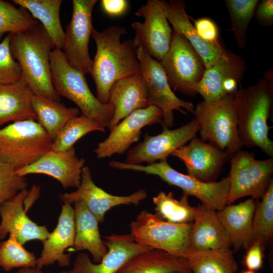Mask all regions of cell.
Masks as SVG:
<instances>
[{"instance_id":"obj_1","label":"cell","mask_w":273,"mask_h":273,"mask_svg":"<svg viewBox=\"0 0 273 273\" xmlns=\"http://www.w3.org/2000/svg\"><path fill=\"white\" fill-rule=\"evenodd\" d=\"M126 33L124 27L116 25L101 32L94 28L92 31L97 50L90 74L96 86V97L103 104L109 103L110 89L116 81L140 74L138 48L133 40L121 41Z\"/></svg>"},{"instance_id":"obj_2","label":"cell","mask_w":273,"mask_h":273,"mask_svg":"<svg viewBox=\"0 0 273 273\" xmlns=\"http://www.w3.org/2000/svg\"><path fill=\"white\" fill-rule=\"evenodd\" d=\"M239 136L243 146L257 147L273 156V142L268 136V120L273 105L272 70L266 72L254 85L240 87L234 94Z\"/></svg>"},{"instance_id":"obj_3","label":"cell","mask_w":273,"mask_h":273,"mask_svg":"<svg viewBox=\"0 0 273 273\" xmlns=\"http://www.w3.org/2000/svg\"><path fill=\"white\" fill-rule=\"evenodd\" d=\"M8 34L12 56L33 94L59 101L52 84L50 65V55L55 47L42 25Z\"/></svg>"},{"instance_id":"obj_4","label":"cell","mask_w":273,"mask_h":273,"mask_svg":"<svg viewBox=\"0 0 273 273\" xmlns=\"http://www.w3.org/2000/svg\"><path fill=\"white\" fill-rule=\"evenodd\" d=\"M52 84L56 95L75 103L81 114L105 128L113 117L114 107L110 102L101 103L90 90L85 75L72 67L63 51L55 48L51 53Z\"/></svg>"},{"instance_id":"obj_5","label":"cell","mask_w":273,"mask_h":273,"mask_svg":"<svg viewBox=\"0 0 273 273\" xmlns=\"http://www.w3.org/2000/svg\"><path fill=\"white\" fill-rule=\"evenodd\" d=\"M112 168L143 172L159 176L169 185L180 188L184 195L198 199L203 206L219 211L226 205L230 181L227 176L219 181L204 182L174 169L167 160L143 165L126 164L113 160L109 163Z\"/></svg>"},{"instance_id":"obj_6","label":"cell","mask_w":273,"mask_h":273,"mask_svg":"<svg viewBox=\"0 0 273 273\" xmlns=\"http://www.w3.org/2000/svg\"><path fill=\"white\" fill-rule=\"evenodd\" d=\"M193 113L198 122L201 139L212 143L230 155L243 147L237 127L234 95L218 101H203L197 104Z\"/></svg>"},{"instance_id":"obj_7","label":"cell","mask_w":273,"mask_h":273,"mask_svg":"<svg viewBox=\"0 0 273 273\" xmlns=\"http://www.w3.org/2000/svg\"><path fill=\"white\" fill-rule=\"evenodd\" d=\"M53 140L34 119L14 122L0 128V159L16 170L51 150Z\"/></svg>"},{"instance_id":"obj_8","label":"cell","mask_w":273,"mask_h":273,"mask_svg":"<svg viewBox=\"0 0 273 273\" xmlns=\"http://www.w3.org/2000/svg\"><path fill=\"white\" fill-rule=\"evenodd\" d=\"M192 223H170L157 213L143 210L130 223V234L140 245L187 258L191 251L190 235Z\"/></svg>"},{"instance_id":"obj_9","label":"cell","mask_w":273,"mask_h":273,"mask_svg":"<svg viewBox=\"0 0 273 273\" xmlns=\"http://www.w3.org/2000/svg\"><path fill=\"white\" fill-rule=\"evenodd\" d=\"M230 161L226 205L246 196L261 198L273 181V157L258 160L253 152L241 149L231 155Z\"/></svg>"},{"instance_id":"obj_10","label":"cell","mask_w":273,"mask_h":273,"mask_svg":"<svg viewBox=\"0 0 273 273\" xmlns=\"http://www.w3.org/2000/svg\"><path fill=\"white\" fill-rule=\"evenodd\" d=\"M171 88L195 96L206 67L201 57L182 35L173 30L170 47L159 62Z\"/></svg>"},{"instance_id":"obj_11","label":"cell","mask_w":273,"mask_h":273,"mask_svg":"<svg viewBox=\"0 0 273 273\" xmlns=\"http://www.w3.org/2000/svg\"><path fill=\"white\" fill-rule=\"evenodd\" d=\"M137 57L140 63V74L147 87L148 106H154L161 110L162 126L169 128L173 125L174 110L186 114L182 109L183 108L193 113L194 105L175 95L159 62L141 48H138Z\"/></svg>"},{"instance_id":"obj_12","label":"cell","mask_w":273,"mask_h":273,"mask_svg":"<svg viewBox=\"0 0 273 273\" xmlns=\"http://www.w3.org/2000/svg\"><path fill=\"white\" fill-rule=\"evenodd\" d=\"M135 15L144 18L143 23L134 21L131 24L135 32L133 40L135 45L160 62L168 52L172 37L167 19L166 2L148 0L135 12Z\"/></svg>"},{"instance_id":"obj_13","label":"cell","mask_w":273,"mask_h":273,"mask_svg":"<svg viewBox=\"0 0 273 273\" xmlns=\"http://www.w3.org/2000/svg\"><path fill=\"white\" fill-rule=\"evenodd\" d=\"M97 2V0H73L71 19L64 31L62 50L69 64L84 75L90 73L92 69L88 43L94 28L92 12Z\"/></svg>"},{"instance_id":"obj_14","label":"cell","mask_w":273,"mask_h":273,"mask_svg":"<svg viewBox=\"0 0 273 273\" xmlns=\"http://www.w3.org/2000/svg\"><path fill=\"white\" fill-rule=\"evenodd\" d=\"M199 129L198 122L194 118L174 129L163 126L162 132L156 135L146 133L142 142L127 151L124 163L138 165L145 162L150 164L167 160L174 151L195 138Z\"/></svg>"},{"instance_id":"obj_15","label":"cell","mask_w":273,"mask_h":273,"mask_svg":"<svg viewBox=\"0 0 273 273\" xmlns=\"http://www.w3.org/2000/svg\"><path fill=\"white\" fill-rule=\"evenodd\" d=\"M247 69L244 59L228 50L214 64L206 68L197 92L206 102L234 95Z\"/></svg>"},{"instance_id":"obj_16","label":"cell","mask_w":273,"mask_h":273,"mask_svg":"<svg viewBox=\"0 0 273 273\" xmlns=\"http://www.w3.org/2000/svg\"><path fill=\"white\" fill-rule=\"evenodd\" d=\"M162 122V112L154 106L133 111L113 127L108 136L98 144L94 150L97 158L124 154L139 140L144 127Z\"/></svg>"},{"instance_id":"obj_17","label":"cell","mask_w":273,"mask_h":273,"mask_svg":"<svg viewBox=\"0 0 273 273\" xmlns=\"http://www.w3.org/2000/svg\"><path fill=\"white\" fill-rule=\"evenodd\" d=\"M64 204H84L95 216L99 222H103L106 213L111 208L120 205H138L147 197L144 189L140 190L129 196H119L111 195L98 187L94 182L90 169L84 166L82 170L79 186L76 191L58 195Z\"/></svg>"},{"instance_id":"obj_18","label":"cell","mask_w":273,"mask_h":273,"mask_svg":"<svg viewBox=\"0 0 273 273\" xmlns=\"http://www.w3.org/2000/svg\"><path fill=\"white\" fill-rule=\"evenodd\" d=\"M171 155L185 164L187 174L204 182H214L232 155L196 136Z\"/></svg>"},{"instance_id":"obj_19","label":"cell","mask_w":273,"mask_h":273,"mask_svg":"<svg viewBox=\"0 0 273 273\" xmlns=\"http://www.w3.org/2000/svg\"><path fill=\"white\" fill-rule=\"evenodd\" d=\"M104 238L108 251L101 261L95 264L87 254L80 253L70 273H116L133 256L153 249L136 243L130 234H112Z\"/></svg>"},{"instance_id":"obj_20","label":"cell","mask_w":273,"mask_h":273,"mask_svg":"<svg viewBox=\"0 0 273 273\" xmlns=\"http://www.w3.org/2000/svg\"><path fill=\"white\" fill-rule=\"evenodd\" d=\"M85 160L77 156L75 148L63 151L49 150L31 164L17 169L16 174L25 176L43 174L56 179L65 188H77Z\"/></svg>"},{"instance_id":"obj_21","label":"cell","mask_w":273,"mask_h":273,"mask_svg":"<svg viewBox=\"0 0 273 273\" xmlns=\"http://www.w3.org/2000/svg\"><path fill=\"white\" fill-rule=\"evenodd\" d=\"M27 193V189L22 190L0 206V239L9 234L23 245L33 240L43 242L49 237L46 226L37 225L26 214L23 204Z\"/></svg>"},{"instance_id":"obj_22","label":"cell","mask_w":273,"mask_h":273,"mask_svg":"<svg viewBox=\"0 0 273 273\" xmlns=\"http://www.w3.org/2000/svg\"><path fill=\"white\" fill-rule=\"evenodd\" d=\"M75 235L74 208L71 204H63L56 228L42 242L43 249L36 260V267L41 269L56 261L60 267L68 266L71 254H65L64 251L73 247Z\"/></svg>"},{"instance_id":"obj_23","label":"cell","mask_w":273,"mask_h":273,"mask_svg":"<svg viewBox=\"0 0 273 273\" xmlns=\"http://www.w3.org/2000/svg\"><path fill=\"white\" fill-rule=\"evenodd\" d=\"M191 250L230 249V237L216 211L202 204L196 207L190 235Z\"/></svg>"},{"instance_id":"obj_24","label":"cell","mask_w":273,"mask_h":273,"mask_svg":"<svg viewBox=\"0 0 273 273\" xmlns=\"http://www.w3.org/2000/svg\"><path fill=\"white\" fill-rule=\"evenodd\" d=\"M114 107L113 117L108 125L110 130L133 111L148 106V94L141 74L116 81L111 86L109 102Z\"/></svg>"},{"instance_id":"obj_25","label":"cell","mask_w":273,"mask_h":273,"mask_svg":"<svg viewBox=\"0 0 273 273\" xmlns=\"http://www.w3.org/2000/svg\"><path fill=\"white\" fill-rule=\"evenodd\" d=\"M256 200L249 198L237 204L226 205L217 214L235 251L247 249L253 242V217Z\"/></svg>"},{"instance_id":"obj_26","label":"cell","mask_w":273,"mask_h":273,"mask_svg":"<svg viewBox=\"0 0 273 273\" xmlns=\"http://www.w3.org/2000/svg\"><path fill=\"white\" fill-rule=\"evenodd\" d=\"M166 10L167 19L174 30L188 40L202 58L206 68L225 54L228 49L224 46L212 44L199 36L187 15L184 1L170 0L166 2Z\"/></svg>"},{"instance_id":"obj_27","label":"cell","mask_w":273,"mask_h":273,"mask_svg":"<svg viewBox=\"0 0 273 273\" xmlns=\"http://www.w3.org/2000/svg\"><path fill=\"white\" fill-rule=\"evenodd\" d=\"M192 273L187 258L157 249L136 254L116 273Z\"/></svg>"},{"instance_id":"obj_28","label":"cell","mask_w":273,"mask_h":273,"mask_svg":"<svg viewBox=\"0 0 273 273\" xmlns=\"http://www.w3.org/2000/svg\"><path fill=\"white\" fill-rule=\"evenodd\" d=\"M33 93L23 80L0 85V128L10 122L36 120L31 100Z\"/></svg>"},{"instance_id":"obj_29","label":"cell","mask_w":273,"mask_h":273,"mask_svg":"<svg viewBox=\"0 0 273 273\" xmlns=\"http://www.w3.org/2000/svg\"><path fill=\"white\" fill-rule=\"evenodd\" d=\"M74 206L75 229L74 250H87L91 254L94 262L98 263L108 251L100 236L99 221L84 204L77 202Z\"/></svg>"},{"instance_id":"obj_30","label":"cell","mask_w":273,"mask_h":273,"mask_svg":"<svg viewBox=\"0 0 273 273\" xmlns=\"http://www.w3.org/2000/svg\"><path fill=\"white\" fill-rule=\"evenodd\" d=\"M31 104L37 122L53 141L70 119L79 114L78 108L67 107L58 100L42 96L33 94Z\"/></svg>"},{"instance_id":"obj_31","label":"cell","mask_w":273,"mask_h":273,"mask_svg":"<svg viewBox=\"0 0 273 273\" xmlns=\"http://www.w3.org/2000/svg\"><path fill=\"white\" fill-rule=\"evenodd\" d=\"M13 2L28 11L33 18L41 22L55 48L62 50L64 31L60 18L62 0H13Z\"/></svg>"},{"instance_id":"obj_32","label":"cell","mask_w":273,"mask_h":273,"mask_svg":"<svg viewBox=\"0 0 273 273\" xmlns=\"http://www.w3.org/2000/svg\"><path fill=\"white\" fill-rule=\"evenodd\" d=\"M187 259L192 273H236L238 269L231 249L191 250Z\"/></svg>"},{"instance_id":"obj_33","label":"cell","mask_w":273,"mask_h":273,"mask_svg":"<svg viewBox=\"0 0 273 273\" xmlns=\"http://www.w3.org/2000/svg\"><path fill=\"white\" fill-rule=\"evenodd\" d=\"M188 197L183 194L177 200L173 193L160 191L153 202L156 213L164 220L176 224L190 223L194 221L196 207L189 204Z\"/></svg>"},{"instance_id":"obj_34","label":"cell","mask_w":273,"mask_h":273,"mask_svg":"<svg viewBox=\"0 0 273 273\" xmlns=\"http://www.w3.org/2000/svg\"><path fill=\"white\" fill-rule=\"evenodd\" d=\"M105 132L106 128L95 120L82 114L70 119L61 129L53 141L51 150H67L80 139L93 131Z\"/></svg>"},{"instance_id":"obj_35","label":"cell","mask_w":273,"mask_h":273,"mask_svg":"<svg viewBox=\"0 0 273 273\" xmlns=\"http://www.w3.org/2000/svg\"><path fill=\"white\" fill-rule=\"evenodd\" d=\"M261 199L256 200L252 226L254 241L265 249L273 235V181Z\"/></svg>"},{"instance_id":"obj_36","label":"cell","mask_w":273,"mask_h":273,"mask_svg":"<svg viewBox=\"0 0 273 273\" xmlns=\"http://www.w3.org/2000/svg\"><path fill=\"white\" fill-rule=\"evenodd\" d=\"M259 3L258 0L225 1L231 21V30L241 49L246 47L247 28Z\"/></svg>"},{"instance_id":"obj_37","label":"cell","mask_w":273,"mask_h":273,"mask_svg":"<svg viewBox=\"0 0 273 273\" xmlns=\"http://www.w3.org/2000/svg\"><path fill=\"white\" fill-rule=\"evenodd\" d=\"M38 24V21L24 8H18L10 3L0 0V40L6 33L26 31Z\"/></svg>"},{"instance_id":"obj_38","label":"cell","mask_w":273,"mask_h":273,"mask_svg":"<svg viewBox=\"0 0 273 273\" xmlns=\"http://www.w3.org/2000/svg\"><path fill=\"white\" fill-rule=\"evenodd\" d=\"M37 258L12 235L0 243V266L8 271L15 268L36 266Z\"/></svg>"},{"instance_id":"obj_39","label":"cell","mask_w":273,"mask_h":273,"mask_svg":"<svg viewBox=\"0 0 273 273\" xmlns=\"http://www.w3.org/2000/svg\"><path fill=\"white\" fill-rule=\"evenodd\" d=\"M16 169L0 159V206L20 191L27 189L25 176L16 174Z\"/></svg>"},{"instance_id":"obj_40","label":"cell","mask_w":273,"mask_h":273,"mask_svg":"<svg viewBox=\"0 0 273 273\" xmlns=\"http://www.w3.org/2000/svg\"><path fill=\"white\" fill-rule=\"evenodd\" d=\"M22 79V71L12 56L8 34L0 42V85L13 83Z\"/></svg>"},{"instance_id":"obj_41","label":"cell","mask_w":273,"mask_h":273,"mask_svg":"<svg viewBox=\"0 0 273 273\" xmlns=\"http://www.w3.org/2000/svg\"><path fill=\"white\" fill-rule=\"evenodd\" d=\"M194 27L199 36L205 41L217 46H223L219 37L218 27L211 19L198 18L194 21Z\"/></svg>"},{"instance_id":"obj_42","label":"cell","mask_w":273,"mask_h":273,"mask_svg":"<svg viewBox=\"0 0 273 273\" xmlns=\"http://www.w3.org/2000/svg\"><path fill=\"white\" fill-rule=\"evenodd\" d=\"M264 250L260 244L254 241L247 248L243 261L247 269L256 271L262 268Z\"/></svg>"},{"instance_id":"obj_43","label":"cell","mask_w":273,"mask_h":273,"mask_svg":"<svg viewBox=\"0 0 273 273\" xmlns=\"http://www.w3.org/2000/svg\"><path fill=\"white\" fill-rule=\"evenodd\" d=\"M101 4L104 11L111 17L123 15L128 8L126 0H102Z\"/></svg>"},{"instance_id":"obj_44","label":"cell","mask_w":273,"mask_h":273,"mask_svg":"<svg viewBox=\"0 0 273 273\" xmlns=\"http://www.w3.org/2000/svg\"><path fill=\"white\" fill-rule=\"evenodd\" d=\"M258 20L264 24L272 25L273 23V1L262 0L259 2L255 10Z\"/></svg>"},{"instance_id":"obj_45","label":"cell","mask_w":273,"mask_h":273,"mask_svg":"<svg viewBox=\"0 0 273 273\" xmlns=\"http://www.w3.org/2000/svg\"><path fill=\"white\" fill-rule=\"evenodd\" d=\"M39 193L40 187L37 185L33 186L30 191H28V193L24 200V203L25 205V210L26 211L39 197Z\"/></svg>"},{"instance_id":"obj_46","label":"cell","mask_w":273,"mask_h":273,"mask_svg":"<svg viewBox=\"0 0 273 273\" xmlns=\"http://www.w3.org/2000/svg\"><path fill=\"white\" fill-rule=\"evenodd\" d=\"M17 273H42L41 269L36 266L34 267L20 268ZM60 273H70L69 271H63Z\"/></svg>"},{"instance_id":"obj_47","label":"cell","mask_w":273,"mask_h":273,"mask_svg":"<svg viewBox=\"0 0 273 273\" xmlns=\"http://www.w3.org/2000/svg\"><path fill=\"white\" fill-rule=\"evenodd\" d=\"M240 273H257L255 271L246 269L242 271Z\"/></svg>"},{"instance_id":"obj_48","label":"cell","mask_w":273,"mask_h":273,"mask_svg":"<svg viewBox=\"0 0 273 273\" xmlns=\"http://www.w3.org/2000/svg\"><path fill=\"white\" fill-rule=\"evenodd\" d=\"M173 273H179V272H173Z\"/></svg>"}]
</instances>
